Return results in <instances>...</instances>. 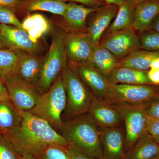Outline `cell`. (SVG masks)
<instances>
[{
    "label": "cell",
    "mask_w": 159,
    "mask_h": 159,
    "mask_svg": "<svg viewBox=\"0 0 159 159\" xmlns=\"http://www.w3.org/2000/svg\"><path fill=\"white\" fill-rule=\"evenodd\" d=\"M19 112L22 118L19 130L12 136H6L21 155L29 156L34 159L49 145L66 147L69 145L45 120L29 111Z\"/></svg>",
    "instance_id": "1"
},
{
    "label": "cell",
    "mask_w": 159,
    "mask_h": 159,
    "mask_svg": "<svg viewBox=\"0 0 159 159\" xmlns=\"http://www.w3.org/2000/svg\"><path fill=\"white\" fill-rule=\"evenodd\" d=\"M58 130L69 145L89 156L102 159L100 131L89 113L63 121Z\"/></svg>",
    "instance_id": "2"
},
{
    "label": "cell",
    "mask_w": 159,
    "mask_h": 159,
    "mask_svg": "<svg viewBox=\"0 0 159 159\" xmlns=\"http://www.w3.org/2000/svg\"><path fill=\"white\" fill-rule=\"evenodd\" d=\"M62 77L66 96L63 112L65 121L88 113L95 97L93 94L68 66L63 70Z\"/></svg>",
    "instance_id": "3"
},
{
    "label": "cell",
    "mask_w": 159,
    "mask_h": 159,
    "mask_svg": "<svg viewBox=\"0 0 159 159\" xmlns=\"http://www.w3.org/2000/svg\"><path fill=\"white\" fill-rule=\"evenodd\" d=\"M66 105V96L62 73L47 92L41 94L31 114L48 122L58 130L62 123V115Z\"/></svg>",
    "instance_id": "4"
},
{
    "label": "cell",
    "mask_w": 159,
    "mask_h": 159,
    "mask_svg": "<svg viewBox=\"0 0 159 159\" xmlns=\"http://www.w3.org/2000/svg\"><path fill=\"white\" fill-rule=\"evenodd\" d=\"M66 32H54L48 52L44 57L41 77L36 89L41 94L47 92L67 66L65 48Z\"/></svg>",
    "instance_id": "5"
},
{
    "label": "cell",
    "mask_w": 159,
    "mask_h": 159,
    "mask_svg": "<svg viewBox=\"0 0 159 159\" xmlns=\"http://www.w3.org/2000/svg\"><path fill=\"white\" fill-rule=\"evenodd\" d=\"M149 102L139 104L111 103L119 112L124 122L125 153L139 139L148 133L149 116L147 109Z\"/></svg>",
    "instance_id": "6"
},
{
    "label": "cell",
    "mask_w": 159,
    "mask_h": 159,
    "mask_svg": "<svg viewBox=\"0 0 159 159\" xmlns=\"http://www.w3.org/2000/svg\"><path fill=\"white\" fill-rule=\"evenodd\" d=\"M159 97V85L154 84H111L105 99L111 103H145Z\"/></svg>",
    "instance_id": "7"
},
{
    "label": "cell",
    "mask_w": 159,
    "mask_h": 159,
    "mask_svg": "<svg viewBox=\"0 0 159 159\" xmlns=\"http://www.w3.org/2000/svg\"><path fill=\"white\" fill-rule=\"evenodd\" d=\"M99 45L104 47L119 59L142 49L139 35L132 28L102 35Z\"/></svg>",
    "instance_id": "8"
},
{
    "label": "cell",
    "mask_w": 159,
    "mask_h": 159,
    "mask_svg": "<svg viewBox=\"0 0 159 159\" xmlns=\"http://www.w3.org/2000/svg\"><path fill=\"white\" fill-rule=\"evenodd\" d=\"M7 88L9 98L19 111H30L37 103L40 93L13 74L2 77Z\"/></svg>",
    "instance_id": "9"
},
{
    "label": "cell",
    "mask_w": 159,
    "mask_h": 159,
    "mask_svg": "<svg viewBox=\"0 0 159 159\" xmlns=\"http://www.w3.org/2000/svg\"><path fill=\"white\" fill-rule=\"evenodd\" d=\"M67 66L98 98L105 99L111 84L107 77L87 63L78 64L68 60Z\"/></svg>",
    "instance_id": "10"
},
{
    "label": "cell",
    "mask_w": 159,
    "mask_h": 159,
    "mask_svg": "<svg viewBox=\"0 0 159 159\" xmlns=\"http://www.w3.org/2000/svg\"><path fill=\"white\" fill-rule=\"evenodd\" d=\"M44 56L23 53L18 61L14 75L21 81L36 88L39 82Z\"/></svg>",
    "instance_id": "11"
},
{
    "label": "cell",
    "mask_w": 159,
    "mask_h": 159,
    "mask_svg": "<svg viewBox=\"0 0 159 159\" xmlns=\"http://www.w3.org/2000/svg\"><path fill=\"white\" fill-rule=\"evenodd\" d=\"M65 48L68 60L78 64L87 63L94 47L89 33L66 34Z\"/></svg>",
    "instance_id": "12"
},
{
    "label": "cell",
    "mask_w": 159,
    "mask_h": 159,
    "mask_svg": "<svg viewBox=\"0 0 159 159\" xmlns=\"http://www.w3.org/2000/svg\"><path fill=\"white\" fill-rule=\"evenodd\" d=\"M124 125L111 128H100L102 148V159H123L125 155Z\"/></svg>",
    "instance_id": "13"
},
{
    "label": "cell",
    "mask_w": 159,
    "mask_h": 159,
    "mask_svg": "<svg viewBox=\"0 0 159 159\" xmlns=\"http://www.w3.org/2000/svg\"><path fill=\"white\" fill-rule=\"evenodd\" d=\"M88 113L99 128H111L124 125L119 112L106 99L95 96Z\"/></svg>",
    "instance_id": "14"
},
{
    "label": "cell",
    "mask_w": 159,
    "mask_h": 159,
    "mask_svg": "<svg viewBox=\"0 0 159 159\" xmlns=\"http://www.w3.org/2000/svg\"><path fill=\"white\" fill-rule=\"evenodd\" d=\"M99 8H92L72 2L67 4L64 15L63 25L67 34H82L87 33L86 19L91 13L96 12Z\"/></svg>",
    "instance_id": "15"
},
{
    "label": "cell",
    "mask_w": 159,
    "mask_h": 159,
    "mask_svg": "<svg viewBox=\"0 0 159 159\" xmlns=\"http://www.w3.org/2000/svg\"><path fill=\"white\" fill-rule=\"evenodd\" d=\"M119 10V6L113 4H106L99 7L95 12L89 25L88 33L92 39L94 47L99 45L102 35L115 18Z\"/></svg>",
    "instance_id": "16"
},
{
    "label": "cell",
    "mask_w": 159,
    "mask_h": 159,
    "mask_svg": "<svg viewBox=\"0 0 159 159\" xmlns=\"http://www.w3.org/2000/svg\"><path fill=\"white\" fill-rule=\"evenodd\" d=\"M0 31L14 51L38 54L40 47L33 42L25 31L17 27L0 24Z\"/></svg>",
    "instance_id": "17"
},
{
    "label": "cell",
    "mask_w": 159,
    "mask_h": 159,
    "mask_svg": "<svg viewBox=\"0 0 159 159\" xmlns=\"http://www.w3.org/2000/svg\"><path fill=\"white\" fill-rule=\"evenodd\" d=\"M159 14V0H145L135 6L132 28L140 34Z\"/></svg>",
    "instance_id": "18"
},
{
    "label": "cell",
    "mask_w": 159,
    "mask_h": 159,
    "mask_svg": "<svg viewBox=\"0 0 159 159\" xmlns=\"http://www.w3.org/2000/svg\"><path fill=\"white\" fill-rule=\"evenodd\" d=\"M22 118L10 99L0 101V129L4 135L11 137L20 127Z\"/></svg>",
    "instance_id": "19"
},
{
    "label": "cell",
    "mask_w": 159,
    "mask_h": 159,
    "mask_svg": "<svg viewBox=\"0 0 159 159\" xmlns=\"http://www.w3.org/2000/svg\"><path fill=\"white\" fill-rule=\"evenodd\" d=\"M147 71L120 66L107 77L111 84H152L148 79Z\"/></svg>",
    "instance_id": "20"
},
{
    "label": "cell",
    "mask_w": 159,
    "mask_h": 159,
    "mask_svg": "<svg viewBox=\"0 0 159 159\" xmlns=\"http://www.w3.org/2000/svg\"><path fill=\"white\" fill-rule=\"evenodd\" d=\"M121 60L108 49L98 45L94 47L87 63L107 77L113 70L120 66Z\"/></svg>",
    "instance_id": "21"
},
{
    "label": "cell",
    "mask_w": 159,
    "mask_h": 159,
    "mask_svg": "<svg viewBox=\"0 0 159 159\" xmlns=\"http://www.w3.org/2000/svg\"><path fill=\"white\" fill-rule=\"evenodd\" d=\"M159 156V144L146 134L125 152L123 159H154Z\"/></svg>",
    "instance_id": "22"
},
{
    "label": "cell",
    "mask_w": 159,
    "mask_h": 159,
    "mask_svg": "<svg viewBox=\"0 0 159 159\" xmlns=\"http://www.w3.org/2000/svg\"><path fill=\"white\" fill-rule=\"evenodd\" d=\"M159 57V51H148L144 49H139L121 59L120 66L139 70L148 71L150 68L152 61Z\"/></svg>",
    "instance_id": "23"
},
{
    "label": "cell",
    "mask_w": 159,
    "mask_h": 159,
    "mask_svg": "<svg viewBox=\"0 0 159 159\" xmlns=\"http://www.w3.org/2000/svg\"><path fill=\"white\" fill-rule=\"evenodd\" d=\"M136 6V4L132 0H126L125 2L119 6V10L114 21L111 24L104 33L132 28Z\"/></svg>",
    "instance_id": "24"
},
{
    "label": "cell",
    "mask_w": 159,
    "mask_h": 159,
    "mask_svg": "<svg viewBox=\"0 0 159 159\" xmlns=\"http://www.w3.org/2000/svg\"><path fill=\"white\" fill-rule=\"evenodd\" d=\"M23 28L33 42L38 40L50 29L48 21L42 15L36 13L29 15L23 21Z\"/></svg>",
    "instance_id": "25"
},
{
    "label": "cell",
    "mask_w": 159,
    "mask_h": 159,
    "mask_svg": "<svg viewBox=\"0 0 159 159\" xmlns=\"http://www.w3.org/2000/svg\"><path fill=\"white\" fill-rule=\"evenodd\" d=\"M67 4L58 0H26L24 6L30 12L36 11H48L63 16Z\"/></svg>",
    "instance_id": "26"
},
{
    "label": "cell",
    "mask_w": 159,
    "mask_h": 159,
    "mask_svg": "<svg viewBox=\"0 0 159 159\" xmlns=\"http://www.w3.org/2000/svg\"><path fill=\"white\" fill-rule=\"evenodd\" d=\"M23 52L0 48V75L5 77L13 74L18 61Z\"/></svg>",
    "instance_id": "27"
},
{
    "label": "cell",
    "mask_w": 159,
    "mask_h": 159,
    "mask_svg": "<svg viewBox=\"0 0 159 159\" xmlns=\"http://www.w3.org/2000/svg\"><path fill=\"white\" fill-rule=\"evenodd\" d=\"M139 35L142 49L159 51V32L146 30Z\"/></svg>",
    "instance_id": "28"
},
{
    "label": "cell",
    "mask_w": 159,
    "mask_h": 159,
    "mask_svg": "<svg viewBox=\"0 0 159 159\" xmlns=\"http://www.w3.org/2000/svg\"><path fill=\"white\" fill-rule=\"evenodd\" d=\"M64 146L49 145L34 159H71L66 152Z\"/></svg>",
    "instance_id": "29"
},
{
    "label": "cell",
    "mask_w": 159,
    "mask_h": 159,
    "mask_svg": "<svg viewBox=\"0 0 159 159\" xmlns=\"http://www.w3.org/2000/svg\"><path fill=\"white\" fill-rule=\"evenodd\" d=\"M21 155L4 134L0 136V159H20Z\"/></svg>",
    "instance_id": "30"
},
{
    "label": "cell",
    "mask_w": 159,
    "mask_h": 159,
    "mask_svg": "<svg viewBox=\"0 0 159 159\" xmlns=\"http://www.w3.org/2000/svg\"><path fill=\"white\" fill-rule=\"evenodd\" d=\"M0 23L3 25L17 27L24 30L22 23L19 20L11 9L0 6Z\"/></svg>",
    "instance_id": "31"
},
{
    "label": "cell",
    "mask_w": 159,
    "mask_h": 159,
    "mask_svg": "<svg viewBox=\"0 0 159 159\" xmlns=\"http://www.w3.org/2000/svg\"><path fill=\"white\" fill-rule=\"evenodd\" d=\"M65 150L71 159H99L89 156L70 145L66 146Z\"/></svg>",
    "instance_id": "32"
},
{
    "label": "cell",
    "mask_w": 159,
    "mask_h": 159,
    "mask_svg": "<svg viewBox=\"0 0 159 159\" xmlns=\"http://www.w3.org/2000/svg\"><path fill=\"white\" fill-rule=\"evenodd\" d=\"M62 1H70L72 2L81 3L84 6L92 8H99L107 4L102 0H58Z\"/></svg>",
    "instance_id": "33"
},
{
    "label": "cell",
    "mask_w": 159,
    "mask_h": 159,
    "mask_svg": "<svg viewBox=\"0 0 159 159\" xmlns=\"http://www.w3.org/2000/svg\"><path fill=\"white\" fill-rule=\"evenodd\" d=\"M147 112L151 118L159 119V97L149 102Z\"/></svg>",
    "instance_id": "34"
},
{
    "label": "cell",
    "mask_w": 159,
    "mask_h": 159,
    "mask_svg": "<svg viewBox=\"0 0 159 159\" xmlns=\"http://www.w3.org/2000/svg\"><path fill=\"white\" fill-rule=\"evenodd\" d=\"M148 133L152 136L159 135V119H153L149 116L148 121Z\"/></svg>",
    "instance_id": "35"
},
{
    "label": "cell",
    "mask_w": 159,
    "mask_h": 159,
    "mask_svg": "<svg viewBox=\"0 0 159 159\" xmlns=\"http://www.w3.org/2000/svg\"><path fill=\"white\" fill-rule=\"evenodd\" d=\"M21 2L22 0H0V6L9 8L13 11L19 7Z\"/></svg>",
    "instance_id": "36"
},
{
    "label": "cell",
    "mask_w": 159,
    "mask_h": 159,
    "mask_svg": "<svg viewBox=\"0 0 159 159\" xmlns=\"http://www.w3.org/2000/svg\"><path fill=\"white\" fill-rule=\"evenodd\" d=\"M147 75L152 84L159 85V70L150 69L147 71Z\"/></svg>",
    "instance_id": "37"
},
{
    "label": "cell",
    "mask_w": 159,
    "mask_h": 159,
    "mask_svg": "<svg viewBox=\"0 0 159 159\" xmlns=\"http://www.w3.org/2000/svg\"><path fill=\"white\" fill-rule=\"evenodd\" d=\"M9 100L7 88L4 80L0 75V101Z\"/></svg>",
    "instance_id": "38"
},
{
    "label": "cell",
    "mask_w": 159,
    "mask_h": 159,
    "mask_svg": "<svg viewBox=\"0 0 159 159\" xmlns=\"http://www.w3.org/2000/svg\"><path fill=\"white\" fill-rule=\"evenodd\" d=\"M146 30L159 32V14L149 24Z\"/></svg>",
    "instance_id": "39"
},
{
    "label": "cell",
    "mask_w": 159,
    "mask_h": 159,
    "mask_svg": "<svg viewBox=\"0 0 159 159\" xmlns=\"http://www.w3.org/2000/svg\"><path fill=\"white\" fill-rule=\"evenodd\" d=\"M0 48L12 50L11 46L6 40L0 31Z\"/></svg>",
    "instance_id": "40"
},
{
    "label": "cell",
    "mask_w": 159,
    "mask_h": 159,
    "mask_svg": "<svg viewBox=\"0 0 159 159\" xmlns=\"http://www.w3.org/2000/svg\"><path fill=\"white\" fill-rule=\"evenodd\" d=\"M107 4H113L118 6H120L123 3L125 2L126 0H102Z\"/></svg>",
    "instance_id": "41"
},
{
    "label": "cell",
    "mask_w": 159,
    "mask_h": 159,
    "mask_svg": "<svg viewBox=\"0 0 159 159\" xmlns=\"http://www.w3.org/2000/svg\"><path fill=\"white\" fill-rule=\"evenodd\" d=\"M150 69L159 70V57L156 58L152 61Z\"/></svg>",
    "instance_id": "42"
},
{
    "label": "cell",
    "mask_w": 159,
    "mask_h": 159,
    "mask_svg": "<svg viewBox=\"0 0 159 159\" xmlns=\"http://www.w3.org/2000/svg\"><path fill=\"white\" fill-rule=\"evenodd\" d=\"M20 159H34L32 157L29 156L21 155Z\"/></svg>",
    "instance_id": "43"
},
{
    "label": "cell",
    "mask_w": 159,
    "mask_h": 159,
    "mask_svg": "<svg viewBox=\"0 0 159 159\" xmlns=\"http://www.w3.org/2000/svg\"><path fill=\"white\" fill-rule=\"evenodd\" d=\"M152 136L153 139H154L155 141L157 142L159 144V135Z\"/></svg>",
    "instance_id": "44"
},
{
    "label": "cell",
    "mask_w": 159,
    "mask_h": 159,
    "mask_svg": "<svg viewBox=\"0 0 159 159\" xmlns=\"http://www.w3.org/2000/svg\"><path fill=\"white\" fill-rule=\"evenodd\" d=\"M132 1L137 5L139 3L145 1V0H132Z\"/></svg>",
    "instance_id": "45"
},
{
    "label": "cell",
    "mask_w": 159,
    "mask_h": 159,
    "mask_svg": "<svg viewBox=\"0 0 159 159\" xmlns=\"http://www.w3.org/2000/svg\"><path fill=\"white\" fill-rule=\"evenodd\" d=\"M3 134H3L2 132L0 129V136H1Z\"/></svg>",
    "instance_id": "46"
},
{
    "label": "cell",
    "mask_w": 159,
    "mask_h": 159,
    "mask_svg": "<svg viewBox=\"0 0 159 159\" xmlns=\"http://www.w3.org/2000/svg\"><path fill=\"white\" fill-rule=\"evenodd\" d=\"M154 159H159V156L158 157H157L156 158Z\"/></svg>",
    "instance_id": "47"
}]
</instances>
